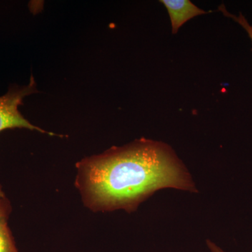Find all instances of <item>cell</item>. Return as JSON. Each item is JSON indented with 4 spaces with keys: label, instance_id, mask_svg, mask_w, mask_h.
I'll return each instance as SVG.
<instances>
[{
    "label": "cell",
    "instance_id": "6da1fadb",
    "mask_svg": "<svg viewBox=\"0 0 252 252\" xmlns=\"http://www.w3.org/2000/svg\"><path fill=\"white\" fill-rule=\"evenodd\" d=\"M76 169V188L84 206L94 212H135L161 189L198 192L191 175L172 147L149 139L86 157Z\"/></svg>",
    "mask_w": 252,
    "mask_h": 252
},
{
    "label": "cell",
    "instance_id": "7a4b0ae2",
    "mask_svg": "<svg viewBox=\"0 0 252 252\" xmlns=\"http://www.w3.org/2000/svg\"><path fill=\"white\" fill-rule=\"evenodd\" d=\"M36 92L35 81L32 76L28 85L11 86L6 94L0 97V132L6 129L25 128L55 135L32 125L18 110L19 106L23 104V99ZM0 196H6L1 185Z\"/></svg>",
    "mask_w": 252,
    "mask_h": 252
},
{
    "label": "cell",
    "instance_id": "3957f363",
    "mask_svg": "<svg viewBox=\"0 0 252 252\" xmlns=\"http://www.w3.org/2000/svg\"><path fill=\"white\" fill-rule=\"evenodd\" d=\"M160 2L165 6L168 12L173 34H176L189 20L195 16L211 13L200 9L189 0H161Z\"/></svg>",
    "mask_w": 252,
    "mask_h": 252
},
{
    "label": "cell",
    "instance_id": "277c9868",
    "mask_svg": "<svg viewBox=\"0 0 252 252\" xmlns=\"http://www.w3.org/2000/svg\"><path fill=\"white\" fill-rule=\"evenodd\" d=\"M11 211L9 199L0 196V252H20L9 225Z\"/></svg>",
    "mask_w": 252,
    "mask_h": 252
},
{
    "label": "cell",
    "instance_id": "5b68a950",
    "mask_svg": "<svg viewBox=\"0 0 252 252\" xmlns=\"http://www.w3.org/2000/svg\"><path fill=\"white\" fill-rule=\"evenodd\" d=\"M220 11L223 13L224 16H227V17L231 18L232 19L234 20L235 21H236L238 24H240V26H242L245 30V31L248 32L249 36H250V39H251L252 43V28L251 25L249 23L248 20L245 18V16H243V14H240L239 16H235V15L230 14V13L228 12L227 11V9H225L224 5H220V7H219Z\"/></svg>",
    "mask_w": 252,
    "mask_h": 252
},
{
    "label": "cell",
    "instance_id": "8992f818",
    "mask_svg": "<svg viewBox=\"0 0 252 252\" xmlns=\"http://www.w3.org/2000/svg\"><path fill=\"white\" fill-rule=\"evenodd\" d=\"M207 246L210 250V252H226L224 250H222L220 247L217 245L216 244L213 243L210 240H206Z\"/></svg>",
    "mask_w": 252,
    "mask_h": 252
},
{
    "label": "cell",
    "instance_id": "52a82bcc",
    "mask_svg": "<svg viewBox=\"0 0 252 252\" xmlns=\"http://www.w3.org/2000/svg\"></svg>",
    "mask_w": 252,
    "mask_h": 252
},
{
    "label": "cell",
    "instance_id": "ba28073f",
    "mask_svg": "<svg viewBox=\"0 0 252 252\" xmlns=\"http://www.w3.org/2000/svg\"><path fill=\"white\" fill-rule=\"evenodd\" d=\"M251 252H252V251Z\"/></svg>",
    "mask_w": 252,
    "mask_h": 252
}]
</instances>
